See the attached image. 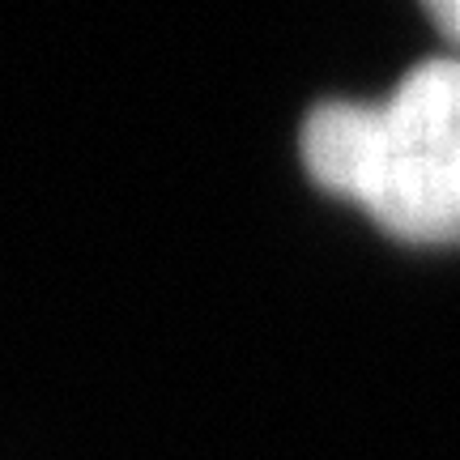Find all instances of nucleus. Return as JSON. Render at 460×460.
Returning a JSON list of instances; mask_svg holds the SVG:
<instances>
[{
    "instance_id": "nucleus-2",
    "label": "nucleus",
    "mask_w": 460,
    "mask_h": 460,
    "mask_svg": "<svg viewBox=\"0 0 460 460\" xmlns=\"http://www.w3.org/2000/svg\"><path fill=\"white\" fill-rule=\"evenodd\" d=\"M427 13L444 26L447 39H456L460 43V0H435V4H427Z\"/></svg>"
},
{
    "instance_id": "nucleus-1",
    "label": "nucleus",
    "mask_w": 460,
    "mask_h": 460,
    "mask_svg": "<svg viewBox=\"0 0 460 460\" xmlns=\"http://www.w3.org/2000/svg\"><path fill=\"white\" fill-rule=\"evenodd\" d=\"M312 180L410 243H460V60H427L384 102H324L303 124Z\"/></svg>"
}]
</instances>
